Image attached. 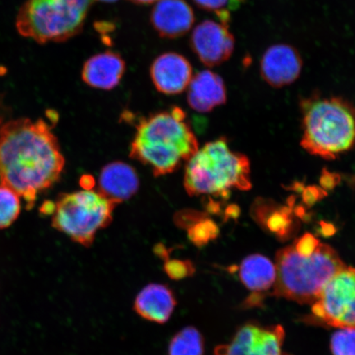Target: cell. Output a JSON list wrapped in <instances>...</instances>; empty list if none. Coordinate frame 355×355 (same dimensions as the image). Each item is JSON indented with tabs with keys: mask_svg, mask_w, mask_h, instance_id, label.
I'll list each match as a JSON object with an SVG mask.
<instances>
[{
	"mask_svg": "<svg viewBox=\"0 0 355 355\" xmlns=\"http://www.w3.org/2000/svg\"><path fill=\"white\" fill-rule=\"evenodd\" d=\"M239 278L248 290L260 294L273 288L277 279V268L268 257L250 255L239 266Z\"/></svg>",
	"mask_w": 355,
	"mask_h": 355,
	"instance_id": "obj_18",
	"label": "cell"
},
{
	"mask_svg": "<svg viewBox=\"0 0 355 355\" xmlns=\"http://www.w3.org/2000/svg\"><path fill=\"white\" fill-rule=\"evenodd\" d=\"M65 161L51 128L40 119L12 121L0 128V187L32 208L37 194L59 180Z\"/></svg>",
	"mask_w": 355,
	"mask_h": 355,
	"instance_id": "obj_1",
	"label": "cell"
},
{
	"mask_svg": "<svg viewBox=\"0 0 355 355\" xmlns=\"http://www.w3.org/2000/svg\"><path fill=\"white\" fill-rule=\"evenodd\" d=\"M193 1L203 10L217 12L225 10L224 8L228 3L229 0H193Z\"/></svg>",
	"mask_w": 355,
	"mask_h": 355,
	"instance_id": "obj_24",
	"label": "cell"
},
{
	"mask_svg": "<svg viewBox=\"0 0 355 355\" xmlns=\"http://www.w3.org/2000/svg\"><path fill=\"white\" fill-rule=\"evenodd\" d=\"M331 350L333 355H355V328H343L332 335Z\"/></svg>",
	"mask_w": 355,
	"mask_h": 355,
	"instance_id": "obj_21",
	"label": "cell"
},
{
	"mask_svg": "<svg viewBox=\"0 0 355 355\" xmlns=\"http://www.w3.org/2000/svg\"><path fill=\"white\" fill-rule=\"evenodd\" d=\"M150 73L158 92L166 95H178L189 87L193 78V67L184 56L168 52L153 61Z\"/></svg>",
	"mask_w": 355,
	"mask_h": 355,
	"instance_id": "obj_12",
	"label": "cell"
},
{
	"mask_svg": "<svg viewBox=\"0 0 355 355\" xmlns=\"http://www.w3.org/2000/svg\"><path fill=\"white\" fill-rule=\"evenodd\" d=\"M99 192L115 204L122 203L135 195L139 188L136 171L126 163L115 162L102 168Z\"/></svg>",
	"mask_w": 355,
	"mask_h": 355,
	"instance_id": "obj_17",
	"label": "cell"
},
{
	"mask_svg": "<svg viewBox=\"0 0 355 355\" xmlns=\"http://www.w3.org/2000/svg\"><path fill=\"white\" fill-rule=\"evenodd\" d=\"M301 146L308 153L334 159L355 145V107L341 97L314 94L300 102Z\"/></svg>",
	"mask_w": 355,
	"mask_h": 355,
	"instance_id": "obj_4",
	"label": "cell"
},
{
	"mask_svg": "<svg viewBox=\"0 0 355 355\" xmlns=\"http://www.w3.org/2000/svg\"><path fill=\"white\" fill-rule=\"evenodd\" d=\"M130 1L137 4H150L157 3L159 0H130Z\"/></svg>",
	"mask_w": 355,
	"mask_h": 355,
	"instance_id": "obj_26",
	"label": "cell"
},
{
	"mask_svg": "<svg viewBox=\"0 0 355 355\" xmlns=\"http://www.w3.org/2000/svg\"><path fill=\"white\" fill-rule=\"evenodd\" d=\"M136 128L130 157L157 177L177 171L199 149L184 111L176 106L140 119Z\"/></svg>",
	"mask_w": 355,
	"mask_h": 355,
	"instance_id": "obj_3",
	"label": "cell"
},
{
	"mask_svg": "<svg viewBox=\"0 0 355 355\" xmlns=\"http://www.w3.org/2000/svg\"><path fill=\"white\" fill-rule=\"evenodd\" d=\"M21 211L19 195L7 188L0 187V229L8 228Z\"/></svg>",
	"mask_w": 355,
	"mask_h": 355,
	"instance_id": "obj_20",
	"label": "cell"
},
{
	"mask_svg": "<svg viewBox=\"0 0 355 355\" xmlns=\"http://www.w3.org/2000/svg\"><path fill=\"white\" fill-rule=\"evenodd\" d=\"M96 1H101L104 3H114L116 2L117 0H96Z\"/></svg>",
	"mask_w": 355,
	"mask_h": 355,
	"instance_id": "obj_27",
	"label": "cell"
},
{
	"mask_svg": "<svg viewBox=\"0 0 355 355\" xmlns=\"http://www.w3.org/2000/svg\"><path fill=\"white\" fill-rule=\"evenodd\" d=\"M194 21L193 8L185 0H159L150 13V24L162 38L183 37L193 28Z\"/></svg>",
	"mask_w": 355,
	"mask_h": 355,
	"instance_id": "obj_13",
	"label": "cell"
},
{
	"mask_svg": "<svg viewBox=\"0 0 355 355\" xmlns=\"http://www.w3.org/2000/svg\"><path fill=\"white\" fill-rule=\"evenodd\" d=\"M116 206L98 190L62 193L53 206L52 226L73 241L90 247L98 230L112 221Z\"/></svg>",
	"mask_w": 355,
	"mask_h": 355,
	"instance_id": "obj_7",
	"label": "cell"
},
{
	"mask_svg": "<svg viewBox=\"0 0 355 355\" xmlns=\"http://www.w3.org/2000/svg\"><path fill=\"white\" fill-rule=\"evenodd\" d=\"M205 341L197 328L187 327L172 337L168 346V355H204Z\"/></svg>",
	"mask_w": 355,
	"mask_h": 355,
	"instance_id": "obj_19",
	"label": "cell"
},
{
	"mask_svg": "<svg viewBox=\"0 0 355 355\" xmlns=\"http://www.w3.org/2000/svg\"><path fill=\"white\" fill-rule=\"evenodd\" d=\"M168 277L175 281L193 276L195 268L190 261L166 260L164 265Z\"/></svg>",
	"mask_w": 355,
	"mask_h": 355,
	"instance_id": "obj_23",
	"label": "cell"
},
{
	"mask_svg": "<svg viewBox=\"0 0 355 355\" xmlns=\"http://www.w3.org/2000/svg\"><path fill=\"white\" fill-rule=\"evenodd\" d=\"M303 60L297 49L288 44H277L268 49L260 62V73L270 87L281 88L298 79Z\"/></svg>",
	"mask_w": 355,
	"mask_h": 355,
	"instance_id": "obj_11",
	"label": "cell"
},
{
	"mask_svg": "<svg viewBox=\"0 0 355 355\" xmlns=\"http://www.w3.org/2000/svg\"><path fill=\"white\" fill-rule=\"evenodd\" d=\"M184 189L189 196H224L230 190H250V163L233 152L225 139L210 141L186 162Z\"/></svg>",
	"mask_w": 355,
	"mask_h": 355,
	"instance_id": "obj_5",
	"label": "cell"
},
{
	"mask_svg": "<svg viewBox=\"0 0 355 355\" xmlns=\"http://www.w3.org/2000/svg\"><path fill=\"white\" fill-rule=\"evenodd\" d=\"M235 39L227 25L211 20L199 24L193 31L190 46L207 67L219 66L233 55Z\"/></svg>",
	"mask_w": 355,
	"mask_h": 355,
	"instance_id": "obj_10",
	"label": "cell"
},
{
	"mask_svg": "<svg viewBox=\"0 0 355 355\" xmlns=\"http://www.w3.org/2000/svg\"><path fill=\"white\" fill-rule=\"evenodd\" d=\"M285 331L282 326L248 323L235 333L232 341L215 349V355H285Z\"/></svg>",
	"mask_w": 355,
	"mask_h": 355,
	"instance_id": "obj_9",
	"label": "cell"
},
{
	"mask_svg": "<svg viewBox=\"0 0 355 355\" xmlns=\"http://www.w3.org/2000/svg\"><path fill=\"white\" fill-rule=\"evenodd\" d=\"M275 265L273 294L302 304H313L326 283L346 266L334 248L309 233L278 251Z\"/></svg>",
	"mask_w": 355,
	"mask_h": 355,
	"instance_id": "obj_2",
	"label": "cell"
},
{
	"mask_svg": "<svg viewBox=\"0 0 355 355\" xmlns=\"http://www.w3.org/2000/svg\"><path fill=\"white\" fill-rule=\"evenodd\" d=\"M312 313L327 326L355 328V268L345 266L326 283L312 304Z\"/></svg>",
	"mask_w": 355,
	"mask_h": 355,
	"instance_id": "obj_8",
	"label": "cell"
},
{
	"mask_svg": "<svg viewBox=\"0 0 355 355\" xmlns=\"http://www.w3.org/2000/svg\"><path fill=\"white\" fill-rule=\"evenodd\" d=\"M176 305L175 293L170 287L152 283L137 295L133 309L146 321L165 324L170 320Z\"/></svg>",
	"mask_w": 355,
	"mask_h": 355,
	"instance_id": "obj_15",
	"label": "cell"
},
{
	"mask_svg": "<svg viewBox=\"0 0 355 355\" xmlns=\"http://www.w3.org/2000/svg\"><path fill=\"white\" fill-rule=\"evenodd\" d=\"M126 71V63L118 53L108 51L97 54L84 63L83 82L101 90H112L121 82Z\"/></svg>",
	"mask_w": 355,
	"mask_h": 355,
	"instance_id": "obj_14",
	"label": "cell"
},
{
	"mask_svg": "<svg viewBox=\"0 0 355 355\" xmlns=\"http://www.w3.org/2000/svg\"><path fill=\"white\" fill-rule=\"evenodd\" d=\"M92 4V0H26L17 29L39 44L66 42L82 32Z\"/></svg>",
	"mask_w": 355,
	"mask_h": 355,
	"instance_id": "obj_6",
	"label": "cell"
},
{
	"mask_svg": "<svg viewBox=\"0 0 355 355\" xmlns=\"http://www.w3.org/2000/svg\"><path fill=\"white\" fill-rule=\"evenodd\" d=\"M188 87V103L198 112H210L227 101L223 79L210 70H203L195 74Z\"/></svg>",
	"mask_w": 355,
	"mask_h": 355,
	"instance_id": "obj_16",
	"label": "cell"
},
{
	"mask_svg": "<svg viewBox=\"0 0 355 355\" xmlns=\"http://www.w3.org/2000/svg\"><path fill=\"white\" fill-rule=\"evenodd\" d=\"M216 225L210 220L200 221L189 230V237L195 245L203 246L216 237Z\"/></svg>",
	"mask_w": 355,
	"mask_h": 355,
	"instance_id": "obj_22",
	"label": "cell"
},
{
	"mask_svg": "<svg viewBox=\"0 0 355 355\" xmlns=\"http://www.w3.org/2000/svg\"><path fill=\"white\" fill-rule=\"evenodd\" d=\"M81 184L84 189H92L93 185H94L93 177L83 176L81 179Z\"/></svg>",
	"mask_w": 355,
	"mask_h": 355,
	"instance_id": "obj_25",
	"label": "cell"
}]
</instances>
